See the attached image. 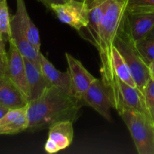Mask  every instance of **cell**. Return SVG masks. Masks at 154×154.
<instances>
[{"instance_id": "cell-28", "label": "cell", "mask_w": 154, "mask_h": 154, "mask_svg": "<svg viewBox=\"0 0 154 154\" xmlns=\"http://www.w3.org/2000/svg\"><path fill=\"white\" fill-rule=\"evenodd\" d=\"M146 38H150V39H153L154 40V27L151 29V31L147 34V35L146 36Z\"/></svg>"}, {"instance_id": "cell-10", "label": "cell", "mask_w": 154, "mask_h": 154, "mask_svg": "<svg viewBox=\"0 0 154 154\" xmlns=\"http://www.w3.org/2000/svg\"><path fill=\"white\" fill-rule=\"evenodd\" d=\"M65 55L69 66V71L72 78L75 95L76 97L81 101L84 94L96 78L93 76L83 66L82 63L73 56L69 53H66Z\"/></svg>"}, {"instance_id": "cell-9", "label": "cell", "mask_w": 154, "mask_h": 154, "mask_svg": "<svg viewBox=\"0 0 154 154\" xmlns=\"http://www.w3.org/2000/svg\"><path fill=\"white\" fill-rule=\"evenodd\" d=\"M8 42L9 49L8 52H7L8 77L29 100V87L24 57L12 41L10 40Z\"/></svg>"}, {"instance_id": "cell-30", "label": "cell", "mask_w": 154, "mask_h": 154, "mask_svg": "<svg viewBox=\"0 0 154 154\" xmlns=\"http://www.w3.org/2000/svg\"><path fill=\"white\" fill-rule=\"evenodd\" d=\"M77 1H80V2H84V0H77Z\"/></svg>"}, {"instance_id": "cell-27", "label": "cell", "mask_w": 154, "mask_h": 154, "mask_svg": "<svg viewBox=\"0 0 154 154\" xmlns=\"http://www.w3.org/2000/svg\"><path fill=\"white\" fill-rule=\"evenodd\" d=\"M149 69H150V77L152 79H154V61L149 65Z\"/></svg>"}, {"instance_id": "cell-29", "label": "cell", "mask_w": 154, "mask_h": 154, "mask_svg": "<svg viewBox=\"0 0 154 154\" xmlns=\"http://www.w3.org/2000/svg\"><path fill=\"white\" fill-rule=\"evenodd\" d=\"M92 1H93V0H84V2L87 5H88L89 4H90V2H91Z\"/></svg>"}, {"instance_id": "cell-16", "label": "cell", "mask_w": 154, "mask_h": 154, "mask_svg": "<svg viewBox=\"0 0 154 154\" xmlns=\"http://www.w3.org/2000/svg\"><path fill=\"white\" fill-rule=\"evenodd\" d=\"M12 17L17 21L28 40L41 51V40L39 32L27 11L24 0H17L16 13Z\"/></svg>"}, {"instance_id": "cell-19", "label": "cell", "mask_w": 154, "mask_h": 154, "mask_svg": "<svg viewBox=\"0 0 154 154\" xmlns=\"http://www.w3.org/2000/svg\"><path fill=\"white\" fill-rule=\"evenodd\" d=\"M11 20L7 0H0V36L5 42L11 39Z\"/></svg>"}, {"instance_id": "cell-2", "label": "cell", "mask_w": 154, "mask_h": 154, "mask_svg": "<svg viewBox=\"0 0 154 154\" xmlns=\"http://www.w3.org/2000/svg\"><path fill=\"white\" fill-rule=\"evenodd\" d=\"M127 0H111L102 20L96 49L100 58V73L104 84L111 91L115 90L117 76L113 67L112 54L116 38L126 14Z\"/></svg>"}, {"instance_id": "cell-20", "label": "cell", "mask_w": 154, "mask_h": 154, "mask_svg": "<svg viewBox=\"0 0 154 154\" xmlns=\"http://www.w3.org/2000/svg\"><path fill=\"white\" fill-rule=\"evenodd\" d=\"M148 12H154V0H127V14H141Z\"/></svg>"}, {"instance_id": "cell-13", "label": "cell", "mask_w": 154, "mask_h": 154, "mask_svg": "<svg viewBox=\"0 0 154 154\" xmlns=\"http://www.w3.org/2000/svg\"><path fill=\"white\" fill-rule=\"evenodd\" d=\"M124 24L134 42H138L144 38L154 27V12L126 13Z\"/></svg>"}, {"instance_id": "cell-4", "label": "cell", "mask_w": 154, "mask_h": 154, "mask_svg": "<svg viewBox=\"0 0 154 154\" xmlns=\"http://www.w3.org/2000/svg\"><path fill=\"white\" fill-rule=\"evenodd\" d=\"M139 154H154V123L147 116L123 107L117 111Z\"/></svg>"}, {"instance_id": "cell-8", "label": "cell", "mask_w": 154, "mask_h": 154, "mask_svg": "<svg viewBox=\"0 0 154 154\" xmlns=\"http://www.w3.org/2000/svg\"><path fill=\"white\" fill-rule=\"evenodd\" d=\"M73 123L71 120H63L48 128V138L45 145L47 153H56L71 145L74 137Z\"/></svg>"}, {"instance_id": "cell-17", "label": "cell", "mask_w": 154, "mask_h": 154, "mask_svg": "<svg viewBox=\"0 0 154 154\" xmlns=\"http://www.w3.org/2000/svg\"><path fill=\"white\" fill-rule=\"evenodd\" d=\"M11 41L14 43L24 58L40 63L41 51H38L26 38L17 21L11 17Z\"/></svg>"}, {"instance_id": "cell-12", "label": "cell", "mask_w": 154, "mask_h": 154, "mask_svg": "<svg viewBox=\"0 0 154 154\" xmlns=\"http://www.w3.org/2000/svg\"><path fill=\"white\" fill-rule=\"evenodd\" d=\"M40 66L44 75L51 85L63 90L74 97H76L69 69L66 72H60L54 67V65L42 54V52L40 54Z\"/></svg>"}, {"instance_id": "cell-26", "label": "cell", "mask_w": 154, "mask_h": 154, "mask_svg": "<svg viewBox=\"0 0 154 154\" xmlns=\"http://www.w3.org/2000/svg\"><path fill=\"white\" fill-rule=\"evenodd\" d=\"M5 42L0 36V54H7V52L5 51Z\"/></svg>"}, {"instance_id": "cell-11", "label": "cell", "mask_w": 154, "mask_h": 154, "mask_svg": "<svg viewBox=\"0 0 154 154\" xmlns=\"http://www.w3.org/2000/svg\"><path fill=\"white\" fill-rule=\"evenodd\" d=\"M29 87V102L40 97L51 85L44 75L40 63L24 58Z\"/></svg>"}, {"instance_id": "cell-5", "label": "cell", "mask_w": 154, "mask_h": 154, "mask_svg": "<svg viewBox=\"0 0 154 154\" xmlns=\"http://www.w3.org/2000/svg\"><path fill=\"white\" fill-rule=\"evenodd\" d=\"M51 10L60 22L68 24L78 32L88 25L89 8L84 2L68 0L62 4L53 5Z\"/></svg>"}, {"instance_id": "cell-18", "label": "cell", "mask_w": 154, "mask_h": 154, "mask_svg": "<svg viewBox=\"0 0 154 154\" xmlns=\"http://www.w3.org/2000/svg\"><path fill=\"white\" fill-rule=\"evenodd\" d=\"M112 62L114 73H115L117 78L125 84H128L134 88H138L129 66L126 63L120 52L115 48V46L113 48Z\"/></svg>"}, {"instance_id": "cell-23", "label": "cell", "mask_w": 154, "mask_h": 154, "mask_svg": "<svg viewBox=\"0 0 154 154\" xmlns=\"http://www.w3.org/2000/svg\"><path fill=\"white\" fill-rule=\"evenodd\" d=\"M4 77H8V54H0V78Z\"/></svg>"}, {"instance_id": "cell-3", "label": "cell", "mask_w": 154, "mask_h": 154, "mask_svg": "<svg viewBox=\"0 0 154 154\" xmlns=\"http://www.w3.org/2000/svg\"><path fill=\"white\" fill-rule=\"evenodd\" d=\"M114 46L129 66L137 87L143 93L151 78L150 69L137 49L135 42L126 30L124 22L116 38Z\"/></svg>"}, {"instance_id": "cell-25", "label": "cell", "mask_w": 154, "mask_h": 154, "mask_svg": "<svg viewBox=\"0 0 154 154\" xmlns=\"http://www.w3.org/2000/svg\"><path fill=\"white\" fill-rule=\"evenodd\" d=\"M10 108H7V107L4 106V105H1L0 104V119L2 118L9 111H10Z\"/></svg>"}, {"instance_id": "cell-21", "label": "cell", "mask_w": 154, "mask_h": 154, "mask_svg": "<svg viewBox=\"0 0 154 154\" xmlns=\"http://www.w3.org/2000/svg\"><path fill=\"white\" fill-rule=\"evenodd\" d=\"M135 45L142 58L147 65L154 61V40L144 38L135 42Z\"/></svg>"}, {"instance_id": "cell-7", "label": "cell", "mask_w": 154, "mask_h": 154, "mask_svg": "<svg viewBox=\"0 0 154 154\" xmlns=\"http://www.w3.org/2000/svg\"><path fill=\"white\" fill-rule=\"evenodd\" d=\"M111 2V0H93L90 4L88 5V25L78 31L82 38L88 41L93 46L96 47V48L99 43V34L102 20Z\"/></svg>"}, {"instance_id": "cell-24", "label": "cell", "mask_w": 154, "mask_h": 154, "mask_svg": "<svg viewBox=\"0 0 154 154\" xmlns=\"http://www.w3.org/2000/svg\"><path fill=\"white\" fill-rule=\"evenodd\" d=\"M38 1L41 2L44 5L46 6L47 8L51 10V7L53 5L62 4V3H64L66 2H67L68 0H38Z\"/></svg>"}, {"instance_id": "cell-22", "label": "cell", "mask_w": 154, "mask_h": 154, "mask_svg": "<svg viewBox=\"0 0 154 154\" xmlns=\"http://www.w3.org/2000/svg\"><path fill=\"white\" fill-rule=\"evenodd\" d=\"M144 101L150 118L154 123V79L150 78L144 88Z\"/></svg>"}, {"instance_id": "cell-15", "label": "cell", "mask_w": 154, "mask_h": 154, "mask_svg": "<svg viewBox=\"0 0 154 154\" xmlns=\"http://www.w3.org/2000/svg\"><path fill=\"white\" fill-rule=\"evenodd\" d=\"M27 105L20 108L11 109L0 119V135H15L27 131Z\"/></svg>"}, {"instance_id": "cell-14", "label": "cell", "mask_w": 154, "mask_h": 154, "mask_svg": "<svg viewBox=\"0 0 154 154\" xmlns=\"http://www.w3.org/2000/svg\"><path fill=\"white\" fill-rule=\"evenodd\" d=\"M29 100L9 77L0 78V104L10 109L28 105Z\"/></svg>"}, {"instance_id": "cell-6", "label": "cell", "mask_w": 154, "mask_h": 154, "mask_svg": "<svg viewBox=\"0 0 154 154\" xmlns=\"http://www.w3.org/2000/svg\"><path fill=\"white\" fill-rule=\"evenodd\" d=\"M83 105H87L97 111L106 120H111V108H113L111 91L102 79H96L90 84L81 99Z\"/></svg>"}, {"instance_id": "cell-1", "label": "cell", "mask_w": 154, "mask_h": 154, "mask_svg": "<svg viewBox=\"0 0 154 154\" xmlns=\"http://www.w3.org/2000/svg\"><path fill=\"white\" fill-rule=\"evenodd\" d=\"M82 105L79 99L51 86L40 97L29 102L27 131L35 132L44 130L63 120L76 121Z\"/></svg>"}]
</instances>
